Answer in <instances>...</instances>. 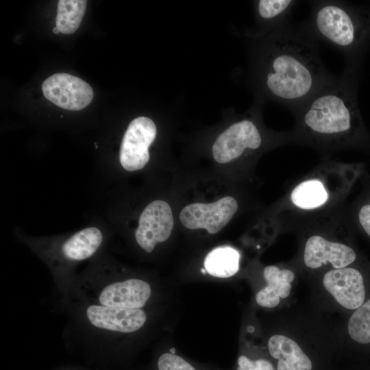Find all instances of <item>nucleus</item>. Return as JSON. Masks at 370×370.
<instances>
[{
  "instance_id": "obj_18",
  "label": "nucleus",
  "mask_w": 370,
  "mask_h": 370,
  "mask_svg": "<svg viewBox=\"0 0 370 370\" xmlns=\"http://www.w3.org/2000/svg\"><path fill=\"white\" fill-rule=\"evenodd\" d=\"M328 194L323 183L318 180H308L299 184L293 190V204L302 209H313L323 205Z\"/></svg>"
},
{
  "instance_id": "obj_23",
  "label": "nucleus",
  "mask_w": 370,
  "mask_h": 370,
  "mask_svg": "<svg viewBox=\"0 0 370 370\" xmlns=\"http://www.w3.org/2000/svg\"><path fill=\"white\" fill-rule=\"evenodd\" d=\"M334 370H370L369 361H354L353 363L339 367L336 365Z\"/></svg>"
},
{
  "instance_id": "obj_20",
  "label": "nucleus",
  "mask_w": 370,
  "mask_h": 370,
  "mask_svg": "<svg viewBox=\"0 0 370 370\" xmlns=\"http://www.w3.org/2000/svg\"><path fill=\"white\" fill-rule=\"evenodd\" d=\"M297 3L294 0H261L258 3L257 11L261 19L276 29L289 22L291 13Z\"/></svg>"
},
{
  "instance_id": "obj_14",
  "label": "nucleus",
  "mask_w": 370,
  "mask_h": 370,
  "mask_svg": "<svg viewBox=\"0 0 370 370\" xmlns=\"http://www.w3.org/2000/svg\"><path fill=\"white\" fill-rule=\"evenodd\" d=\"M265 285L256 294V304L264 308H275L290 297L296 276L288 268L266 266L262 271Z\"/></svg>"
},
{
  "instance_id": "obj_13",
  "label": "nucleus",
  "mask_w": 370,
  "mask_h": 370,
  "mask_svg": "<svg viewBox=\"0 0 370 370\" xmlns=\"http://www.w3.org/2000/svg\"><path fill=\"white\" fill-rule=\"evenodd\" d=\"M90 322L95 327L119 332H133L146 322L147 315L140 308L90 306L86 310Z\"/></svg>"
},
{
  "instance_id": "obj_9",
  "label": "nucleus",
  "mask_w": 370,
  "mask_h": 370,
  "mask_svg": "<svg viewBox=\"0 0 370 370\" xmlns=\"http://www.w3.org/2000/svg\"><path fill=\"white\" fill-rule=\"evenodd\" d=\"M238 207L237 201L228 196L210 204L193 203L182 210L180 219L186 228H204L214 234L230 222Z\"/></svg>"
},
{
  "instance_id": "obj_2",
  "label": "nucleus",
  "mask_w": 370,
  "mask_h": 370,
  "mask_svg": "<svg viewBox=\"0 0 370 370\" xmlns=\"http://www.w3.org/2000/svg\"><path fill=\"white\" fill-rule=\"evenodd\" d=\"M356 79V69L345 68L341 77L293 113L295 139L330 150L355 143L362 137Z\"/></svg>"
},
{
  "instance_id": "obj_17",
  "label": "nucleus",
  "mask_w": 370,
  "mask_h": 370,
  "mask_svg": "<svg viewBox=\"0 0 370 370\" xmlns=\"http://www.w3.org/2000/svg\"><path fill=\"white\" fill-rule=\"evenodd\" d=\"M240 254L230 247H219L210 251L204 260V269L212 276L230 278L239 270Z\"/></svg>"
},
{
  "instance_id": "obj_21",
  "label": "nucleus",
  "mask_w": 370,
  "mask_h": 370,
  "mask_svg": "<svg viewBox=\"0 0 370 370\" xmlns=\"http://www.w3.org/2000/svg\"><path fill=\"white\" fill-rule=\"evenodd\" d=\"M235 370H277L275 365L264 352H243L236 360Z\"/></svg>"
},
{
  "instance_id": "obj_16",
  "label": "nucleus",
  "mask_w": 370,
  "mask_h": 370,
  "mask_svg": "<svg viewBox=\"0 0 370 370\" xmlns=\"http://www.w3.org/2000/svg\"><path fill=\"white\" fill-rule=\"evenodd\" d=\"M102 240V233L98 228L87 227L68 238L62 245V251L69 259L82 260L90 257L97 251Z\"/></svg>"
},
{
  "instance_id": "obj_15",
  "label": "nucleus",
  "mask_w": 370,
  "mask_h": 370,
  "mask_svg": "<svg viewBox=\"0 0 370 370\" xmlns=\"http://www.w3.org/2000/svg\"><path fill=\"white\" fill-rule=\"evenodd\" d=\"M151 294L149 283L140 279H129L105 287L99 295V301L103 306L138 309L145 306Z\"/></svg>"
},
{
  "instance_id": "obj_22",
  "label": "nucleus",
  "mask_w": 370,
  "mask_h": 370,
  "mask_svg": "<svg viewBox=\"0 0 370 370\" xmlns=\"http://www.w3.org/2000/svg\"><path fill=\"white\" fill-rule=\"evenodd\" d=\"M358 221L364 231L370 236V203L363 205L360 208Z\"/></svg>"
},
{
  "instance_id": "obj_4",
  "label": "nucleus",
  "mask_w": 370,
  "mask_h": 370,
  "mask_svg": "<svg viewBox=\"0 0 370 370\" xmlns=\"http://www.w3.org/2000/svg\"><path fill=\"white\" fill-rule=\"evenodd\" d=\"M310 14L300 26L313 39L341 51L345 68L354 69L361 51L370 38V13L347 2L312 1Z\"/></svg>"
},
{
  "instance_id": "obj_24",
  "label": "nucleus",
  "mask_w": 370,
  "mask_h": 370,
  "mask_svg": "<svg viewBox=\"0 0 370 370\" xmlns=\"http://www.w3.org/2000/svg\"><path fill=\"white\" fill-rule=\"evenodd\" d=\"M53 32L54 34H58L60 32L59 29L57 28V27H53Z\"/></svg>"
},
{
  "instance_id": "obj_25",
  "label": "nucleus",
  "mask_w": 370,
  "mask_h": 370,
  "mask_svg": "<svg viewBox=\"0 0 370 370\" xmlns=\"http://www.w3.org/2000/svg\"><path fill=\"white\" fill-rule=\"evenodd\" d=\"M201 272H202L204 274H205V273H207V272H206V270L205 269H201Z\"/></svg>"
},
{
  "instance_id": "obj_5",
  "label": "nucleus",
  "mask_w": 370,
  "mask_h": 370,
  "mask_svg": "<svg viewBox=\"0 0 370 370\" xmlns=\"http://www.w3.org/2000/svg\"><path fill=\"white\" fill-rule=\"evenodd\" d=\"M313 284L314 308L320 312L330 310L349 314L369 295L363 273L352 266L325 271Z\"/></svg>"
},
{
  "instance_id": "obj_7",
  "label": "nucleus",
  "mask_w": 370,
  "mask_h": 370,
  "mask_svg": "<svg viewBox=\"0 0 370 370\" xmlns=\"http://www.w3.org/2000/svg\"><path fill=\"white\" fill-rule=\"evenodd\" d=\"M301 258L306 269L327 271L351 266L356 260L357 254L345 243L314 234L306 241Z\"/></svg>"
},
{
  "instance_id": "obj_3",
  "label": "nucleus",
  "mask_w": 370,
  "mask_h": 370,
  "mask_svg": "<svg viewBox=\"0 0 370 370\" xmlns=\"http://www.w3.org/2000/svg\"><path fill=\"white\" fill-rule=\"evenodd\" d=\"M265 349L277 370H334L340 357L335 327L314 307L283 311Z\"/></svg>"
},
{
  "instance_id": "obj_11",
  "label": "nucleus",
  "mask_w": 370,
  "mask_h": 370,
  "mask_svg": "<svg viewBox=\"0 0 370 370\" xmlns=\"http://www.w3.org/2000/svg\"><path fill=\"white\" fill-rule=\"evenodd\" d=\"M46 99L57 106L69 110H80L93 98L91 86L83 79L64 73H56L42 83Z\"/></svg>"
},
{
  "instance_id": "obj_1",
  "label": "nucleus",
  "mask_w": 370,
  "mask_h": 370,
  "mask_svg": "<svg viewBox=\"0 0 370 370\" xmlns=\"http://www.w3.org/2000/svg\"><path fill=\"white\" fill-rule=\"evenodd\" d=\"M267 45L264 86L293 113L336 79L325 67L317 42L290 21L273 30Z\"/></svg>"
},
{
  "instance_id": "obj_12",
  "label": "nucleus",
  "mask_w": 370,
  "mask_h": 370,
  "mask_svg": "<svg viewBox=\"0 0 370 370\" xmlns=\"http://www.w3.org/2000/svg\"><path fill=\"white\" fill-rule=\"evenodd\" d=\"M173 228V217L169 204L163 200H155L142 212L135 238L138 245L150 253L156 245L166 241Z\"/></svg>"
},
{
  "instance_id": "obj_10",
  "label": "nucleus",
  "mask_w": 370,
  "mask_h": 370,
  "mask_svg": "<svg viewBox=\"0 0 370 370\" xmlns=\"http://www.w3.org/2000/svg\"><path fill=\"white\" fill-rule=\"evenodd\" d=\"M262 143V135L255 123L243 119L231 125L217 138L212 146V156L217 162L227 163L247 149H258Z\"/></svg>"
},
{
  "instance_id": "obj_19",
  "label": "nucleus",
  "mask_w": 370,
  "mask_h": 370,
  "mask_svg": "<svg viewBox=\"0 0 370 370\" xmlns=\"http://www.w3.org/2000/svg\"><path fill=\"white\" fill-rule=\"evenodd\" d=\"M87 1L86 0H60L56 24L60 32L71 34L79 28L84 15Z\"/></svg>"
},
{
  "instance_id": "obj_6",
  "label": "nucleus",
  "mask_w": 370,
  "mask_h": 370,
  "mask_svg": "<svg viewBox=\"0 0 370 370\" xmlns=\"http://www.w3.org/2000/svg\"><path fill=\"white\" fill-rule=\"evenodd\" d=\"M344 323L335 327L340 356L354 361L370 359V295Z\"/></svg>"
},
{
  "instance_id": "obj_8",
  "label": "nucleus",
  "mask_w": 370,
  "mask_h": 370,
  "mask_svg": "<svg viewBox=\"0 0 370 370\" xmlns=\"http://www.w3.org/2000/svg\"><path fill=\"white\" fill-rule=\"evenodd\" d=\"M156 126L149 118L133 119L125 131L119 152V160L124 169H142L149 160V147L156 136Z\"/></svg>"
}]
</instances>
